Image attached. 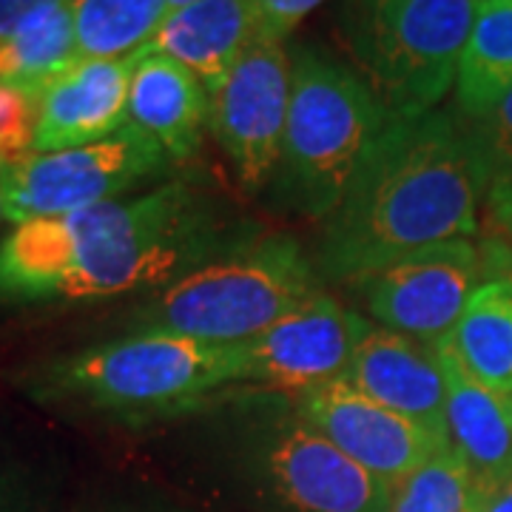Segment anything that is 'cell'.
<instances>
[{
    "label": "cell",
    "mask_w": 512,
    "mask_h": 512,
    "mask_svg": "<svg viewBox=\"0 0 512 512\" xmlns=\"http://www.w3.org/2000/svg\"><path fill=\"white\" fill-rule=\"evenodd\" d=\"M473 379L512 393V288L484 282L439 342Z\"/></svg>",
    "instance_id": "18"
},
{
    "label": "cell",
    "mask_w": 512,
    "mask_h": 512,
    "mask_svg": "<svg viewBox=\"0 0 512 512\" xmlns=\"http://www.w3.org/2000/svg\"><path fill=\"white\" fill-rule=\"evenodd\" d=\"M370 325L373 322L365 316L342 308L333 296L319 291L271 328L239 342V384L296 396L345 379L353 350Z\"/></svg>",
    "instance_id": "11"
},
{
    "label": "cell",
    "mask_w": 512,
    "mask_h": 512,
    "mask_svg": "<svg viewBox=\"0 0 512 512\" xmlns=\"http://www.w3.org/2000/svg\"><path fill=\"white\" fill-rule=\"evenodd\" d=\"M239 376V345L177 333H131L52 359L32 370L23 387L43 404L148 424L205 407L214 393L239 384Z\"/></svg>",
    "instance_id": "3"
},
{
    "label": "cell",
    "mask_w": 512,
    "mask_h": 512,
    "mask_svg": "<svg viewBox=\"0 0 512 512\" xmlns=\"http://www.w3.org/2000/svg\"><path fill=\"white\" fill-rule=\"evenodd\" d=\"M291 103V57L282 43L256 40L211 92L208 128L251 194L274 180Z\"/></svg>",
    "instance_id": "10"
},
{
    "label": "cell",
    "mask_w": 512,
    "mask_h": 512,
    "mask_svg": "<svg viewBox=\"0 0 512 512\" xmlns=\"http://www.w3.org/2000/svg\"><path fill=\"white\" fill-rule=\"evenodd\" d=\"M231 410L237 473L268 510L387 512L390 487L302 419L291 396L254 390Z\"/></svg>",
    "instance_id": "6"
},
{
    "label": "cell",
    "mask_w": 512,
    "mask_h": 512,
    "mask_svg": "<svg viewBox=\"0 0 512 512\" xmlns=\"http://www.w3.org/2000/svg\"><path fill=\"white\" fill-rule=\"evenodd\" d=\"M484 194L487 180L458 117L436 109L393 117L322 225L313 265L322 282H356L399 256L470 239Z\"/></svg>",
    "instance_id": "2"
},
{
    "label": "cell",
    "mask_w": 512,
    "mask_h": 512,
    "mask_svg": "<svg viewBox=\"0 0 512 512\" xmlns=\"http://www.w3.org/2000/svg\"><path fill=\"white\" fill-rule=\"evenodd\" d=\"M387 512H478V487L450 447L390 487Z\"/></svg>",
    "instance_id": "22"
},
{
    "label": "cell",
    "mask_w": 512,
    "mask_h": 512,
    "mask_svg": "<svg viewBox=\"0 0 512 512\" xmlns=\"http://www.w3.org/2000/svg\"><path fill=\"white\" fill-rule=\"evenodd\" d=\"M484 282L481 245L447 239L399 256L353 285L373 325L439 345Z\"/></svg>",
    "instance_id": "9"
},
{
    "label": "cell",
    "mask_w": 512,
    "mask_h": 512,
    "mask_svg": "<svg viewBox=\"0 0 512 512\" xmlns=\"http://www.w3.org/2000/svg\"><path fill=\"white\" fill-rule=\"evenodd\" d=\"M481 256H484V274L487 282H504L512 288V242L510 239L490 237L481 242Z\"/></svg>",
    "instance_id": "28"
},
{
    "label": "cell",
    "mask_w": 512,
    "mask_h": 512,
    "mask_svg": "<svg viewBox=\"0 0 512 512\" xmlns=\"http://www.w3.org/2000/svg\"><path fill=\"white\" fill-rule=\"evenodd\" d=\"M484 208H487V220L493 225L495 237L512 242V174L490 183L484 194Z\"/></svg>",
    "instance_id": "26"
},
{
    "label": "cell",
    "mask_w": 512,
    "mask_h": 512,
    "mask_svg": "<svg viewBox=\"0 0 512 512\" xmlns=\"http://www.w3.org/2000/svg\"><path fill=\"white\" fill-rule=\"evenodd\" d=\"M168 160L165 148L134 123L89 146L32 154L0 168L6 220L20 225L123 200L134 185L165 174Z\"/></svg>",
    "instance_id": "8"
},
{
    "label": "cell",
    "mask_w": 512,
    "mask_h": 512,
    "mask_svg": "<svg viewBox=\"0 0 512 512\" xmlns=\"http://www.w3.org/2000/svg\"><path fill=\"white\" fill-rule=\"evenodd\" d=\"M345 379L447 441V382L439 345L370 325L353 350Z\"/></svg>",
    "instance_id": "13"
},
{
    "label": "cell",
    "mask_w": 512,
    "mask_h": 512,
    "mask_svg": "<svg viewBox=\"0 0 512 512\" xmlns=\"http://www.w3.org/2000/svg\"><path fill=\"white\" fill-rule=\"evenodd\" d=\"M57 3H74V0H0V43L15 35L35 12Z\"/></svg>",
    "instance_id": "27"
},
{
    "label": "cell",
    "mask_w": 512,
    "mask_h": 512,
    "mask_svg": "<svg viewBox=\"0 0 512 512\" xmlns=\"http://www.w3.org/2000/svg\"><path fill=\"white\" fill-rule=\"evenodd\" d=\"M259 40L282 43L325 0H254Z\"/></svg>",
    "instance_id": "25"
},
{
    "label": "cell",
    "mask_w": 512,
    "mask_h": 512,
    "mask_svg": "<svg viewBox=\"0 0 512 512\" xmlns=\"http://www.w3.org/2000/svg\"><path fill=\"white\" fill-rule=\"evenodd\" d=\"M168 0H74L80 57L117 60L137 55L157 35Z\"/></svg>",
    "instance_id": "21"
},
{
    "label": "cell",
    "mask_w": 512,
    "mask_h": 512,
    "mask_svg": "<svg viewBox=\"0 0 512 512\" xmlns=\"http://www.w3.org/2000/svg\"><path fill=\"white\" fill-rule=\"evenodd\" d=\"M467 131V140L476 151L481 174L487 180V188L498 177L512 174V89L504 92L487 111L478 117H458Z\"/></svg>",
    "instance_id": "23"
},
{
    "label": "cell",
    "mask_w": 512,
    "mask_h": 512,
    "mask_svg": "<svg viewBox=\"0 0 512 512\" xmlns=\"http://www.w3.org/2000/svg\"><path fill=\"white\" fill-rule=\"evenodd\" d=\"M37 97L0 83V168H12L35 154Z\"/></svg>",
    "instance_id": "24"
},
{
    "label": "cell",
    "mask_w": 512,
    "mask_h": 512,
    "mask_svg": "<svg viewBox=\"0 0 512 512\" xmlns=\"http://www.w3.org/2000/svg\"><path fill=\"white\" fill-rule=\"evenodd\" d=\"M220 208L185 183L15 225L0 242V302H83L165 288L234 245Z\"/></svg>",
    "instance_id": "1"
},
{
    "label": "cell",
    "mask_w": 512,
    "mask_h": 512,
    "mask_svg": "<svg viewBox=\"0 0 512 512\" xmlns=\"http://www.w3.org/2000/svg\"><path fill=\"white\" fill-rule=\"evenodd\" d=\"M390 120L356 69L316 46L296 49L282 154L268 185L276 205L328 220Z\"/></svg>",
    "instance_id": "4"
},
{
    "label": "cell",
    "mask_w": 512,
    "mask_h": 512,
    "mask_svg": "<svg viewBox=\"0 0 512 512\" xmlns=\"http://www.w3.org/2000/svg\"><path fill=\"white\" fill-rule=\"evenodd\" d=\"M319 291L322 276L296 239H254L160 288L131 316V328L239 345Z\"/></svg>",
    "instance_id": "5"
},
{
    "label": "cell",
    "mask_w": 512,
    "mask_h": 512,
    "mask_svg": "<svg viewBox=\"0 0 512 512\" xmlns=\"http://www.w3.org/2000/svg\"><path fill=\"white\" fill-rule=\"evenodd\" d=\"M512 89V0H478L456 77L458 114L464 120L487 111Z\"/></svg>",
    "instance_id": "20"
},
{
    "label": "cell",
    "mask_w": 512,
    "mask_h": 512,
    "mask_svg": "<svg viewBox=\"0 0 512 512\" xmlns=\"http://www.w3.org/2000/svg\"><path fill=\"white\" fill-rule=\"evenodd\" d=\"M256 40L254 0H197L168 12L157 35L140 52L174 57L197 74L211 94Z\"/></svg>",
    "instance_id": "15"
},
{
    "label": "cell",
    "mask_w": 512,
    "mask_h": 512,
    "mask_svg": "<svg viewBox=\"0 0 512 512\" xmlns=\"http://www.w3.org/2000/svg\"><path fill=\"white\" fill-rule=\"evenodd\" d=\"M291 399L302 419L311 421L325 439L387 487L410 476L433 453L447 447V441L436 439L421 424L370 399L348 379L313 387Z\"/></svg>",
    "instance_id": "12"
},
{
    "label": "cell",
    "mask_w": 512,
    "mask_h": 512,
    "mask_svg": "<svg viewBox=\"0 0 512 512\" xmlns=\"http://www.w3.org/2000/svg\"><path fill=\"white\" fill-rule=\"evenodd\" d=\"M6 217V211H3V191H0V220Z\"/></svg>",
    "instance_id": "32"
},
{
    "label": "cell",
    "mask_w": 512,
    "mask_h": 512,
    "mask_svg": "<svg viewBox=\"0 0 512 512\" xmlns=\"http://www.w3.org/2000/svg\"><path fill=\"white\" fill-rule=\"evenodd\" d=\"M211 94L174 57L137 52L128 86V123L154 137L171 160H191L202 146Z\"/></svg>",
    "instance_id": "17"
},
{
    "label": "cell",
    "mask_w": 512,
    "mask_h": 512,
    "mask_svg": "<svg viewBox=\"0 0 512 512\" xmlns=\"http://www.w3.org/2000/svg\"><path fill=\"white\" fill-rule=\"evenodd\" d=\"M478 0H345L339 32L390 117L433 111L456 86Z\"/></svg>",
    "instance_id": "7"
},
{
    "label": "cell",
    "mask_w": 512,
    "mask_h": 512,
    "mask_svg": "<svg viewBox=\"0 0 512 512\" xmlns=\"http://www.w3.org/2000/svg\"><path fill=\"white\" fill-rule=\"evenodd\" d=\"M447 382V447L478 490L512 476V393L473 379L439 345Z\"/></svg>",
    "instance_id": "16"
},
{
    "label": "cell",
    "mask_w": 512,
    "mask_h": 512,
    "mask_svg": "<svg viewBox=\"0 0 512 512\" xmlns=\"http://www.w3.org/2000/svg\"><path fill=\"white\" fill-rule=\"evenodd\" d=\"M0 512H35L23 487L3 476H0Z\"/></svg>",
    "instance_id": "30"
},
{
    "label": "cell",
    "mask_w": 512,
    "mask_h": 512,
    "mask_svg": "<svg viewBox=\"0 0 512 512\" xmlns=\"http://www.w3.org/2000/svg\"><path fill=\"white\" fill-rule=\"evenodd\" d=\"M137 55L80 57L37 97L35 154L89 146L128 123V86Z\"/></svg>",
    "instance_id": "14"
},
{
    "label": "cell",
    "mask_w": 512,
    "mask_h": 512,
    "mask_svg": "<svg viewBox=\"0 0 512 512\" xmlns=\"http://www.w3.org/2000/svg\"><path fill=\"white\" fill-rule=\"evenodd\" d=\"M77 60L74 3L46 6L0 43V83L40 97Z\"/></svg>",
    "instance_id": "19"
},
{
    "label": "cell",
    "mask_w": 512,
    "mask_h": 512,
    "mask_svg": "<svg viewBox=\"0 0 512 512\" xmlns=\"http://www.w3.org/2000/svg\"><path fill=\"white\" fill-rule=\"evenodd\" d=\"M478 512H512V476L478 490Z\"/></svg>",
    "instance_id": "29"
},
{
    "label": "cell",
    "mask_w": 512,
    "mask_h": 512,
    "mask_svg": "<svg viewBox=\"0 0 512 512\" xmlns=\"http://www.w3.org/2000/svg\"><path fill=\"white\" fill-rule=\"evenodd\" d=\"M188 3H197V0H168V12H174V9H183Z\"/></svg>",
    "instance_id": "31"
}]
</instances>
